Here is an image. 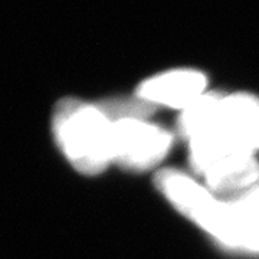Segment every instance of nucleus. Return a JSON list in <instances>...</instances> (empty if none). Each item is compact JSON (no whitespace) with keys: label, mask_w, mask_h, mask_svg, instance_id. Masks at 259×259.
Wrapping results in <instances>:
<instances>
[{"label":"nucleus","mask_w":259,"mask_h":259,"mask_svg":"<svg viewBox=\"0 0 259 259\" xmlns=\"http://www.w3.org/2000/svg\"><path fill=\"white\" fill-rule=\"evenodd\" d=\"M54 134L71 166L85 176H97L112 163V122L98 104L64 98L54 111Z\"/></svg>","instance_id":"f257e3e1"},{"label":"nucleus","mask_w":259,"mask_h":259,"mask_svg":"<svg viewBox=\"0 0 259 259\" xmlns=\"http://www.w3.org/2000/svg\"><path fill=\"white\" fill-rule=\"evenodd\" d=\"M154 183L158 192L183 216L223 245L238 248L229 202L216 199L207 187L176 168L157 171Z\"/></svg>","instance_id":"f03ea898"},{"label":"nucleus","mask_w":259,"mask_h":259,"mask_svg":"<svg viewBox=\"0 0 259 259\" xmlns=\"http://www.w3.org/2000/svg\"><path fill=\"white\" fill-rule=\"evenodd\" d=\"M112 163L133 171L157 167L173 146V134L147 120L112 122Z\"/></svg>","instance_id":"7ed1b4c3"},{"label":"nucleus","mask_w":259,"mask_h":259,"mask_svg":"<svg viewBox=\"0 0 259 259\" xmlns=\"http://www.w3.org/2000/svg\"><path fill=\"white\" fill-rule=\"evenodd\" d=\"M207 78L203 72L180 68L157 74L140 83L137 97L154 107H170L183 111L206 94Z\"/></svg>","instance_id":"20e7f679"},{"label":"nucleus","mask_w":259,"mask_h":259,"mask_svg":"<svg viewBox=\"0 0 259 259\" xmlns=\"http://www.w3.org/2000/svg\"><path fill=\"white\" fill-rule=\"evenodd\" d=\"M203 176L212 193L248 190L258 183L259 160L253 151L235 153L210 167Z\"/></svg>","instance_id":"39448f33"},{"label":"nucleus","mask_w":259,"mask_h":259,"mask_svg":"<svg viewBox=\"0 0 259 259\" xmlns=\"http://www.w3.org/2000/svg\"><path fill=\"white\" fill-rule=\"evenodd\" d=\"M221 118L232 134L252 151L259 150V98L249 93L223 94Z\"/></svg>","instance_id":"423d86ee"},{"label":"nucleus","mask_w":259,"mask_h":259,"mask_svg":"<svg viewBox=\"0 0 259 259\" xmlns=\"http://www.w3.org/2000/svg\"><path fill=\"white\" fill-rule=\"evenodd\" d=\"M238 248L259 252V185L229 202Z\"/></svg>","instance_id":"0eeeda50"},{"label":"nucleus","mask_w":259,"mask_h":259,"mask_svg":"<svg viewBox=\"0 0 259 259\" xmlns=\"http://www.w3.org/2000/svg\"><path fill=\"white\" fill-rule=\"evenodd\" d=\"M223 94L206 93L190 104L179 117V133L183 139H189L194 131L218 118L221 112Z\"/></svg>","instance_id":"6e6552de"},{"label":"nucleus","mask_w":259,"mask_h":259,"mask_svg":"<svg viewBox=\"0 0 259 259\" xmlns=\"http://www.w3.org/2000/svg\"><path fill=\"white\" fill-rule=\"evenodd\" d=\"M98 107L111 122L120 120H147L157 108L153 104L139 98L137 95L134 98L105 100L100 102Z\"/></svg>","instance_id":"1a4fd4ad"}]
</instances>
